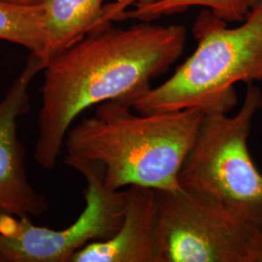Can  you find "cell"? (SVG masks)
<instances>
[{"mask_svg":"<svg viewBox=\"0 0 262 262\" xmlns=\"http://www.w3.org/2000/svg\"><path fill=\"white\" fill-rule=\"evenodd\" d=\"M259 1H260V0H241V2H242L244 5L249 10L252 9L253 6H254L257 2H259Z\"/></svg>","mask_w":262,"mask_h":262,"instance_id":"5bb4252c","label":"cell"},{"mask_svg":"<svg viewBox=\"0 0 262 262\" xmlns=\"http://www.w3.org/2000/svg\"><path fill=\"white\" fill-rule=\"evenodd\" d=\"M187 39L183 26L139 24L104 28L52 57L44 68L34 159L56 166L66 133L78 117L110 100L132 103L150 90L182 56ZM132 106V105H131Z\"/></svg>","mask_w":262,"mask_h":262,"instance_id":"6da1fadb","label":"cell"},{"mask_svg":"<svg viewBox=\"0 0 262 262\" xmlns=\"http://www.w3.org/2000/svg\"><path fill=\"white\" fill-rule=\"evenodd\" d=\"M0 40L26 48L43 58L45 28L42 3L20 4L0 0Z\"/></svg>","mask_w":262,"mask_h":262,"instance_id":"30bf717a","label":"cell"},{"mask_svg":"<svg viewBox=\"0 0 262 262\" xmlns=\"http://www.w3.org/2000/svg\"><path fill=\"white\" fill-rule=\"evenodd\" d=\"M262 108L261 91L248 84L233 116L205 113L179 173L182 189L206 198L244 220L262 225V174L248 147L253 119Z\"/></svg>","mask_w":262,"mask_h":262,"instance_id":"277c9868","label":"cell"},{"mask_svg":"<svg viewBox=\"0 0 262 262\" xmlns=\"http://www.w3.org/2000/svg\"><path fill=\"white\" fill-rule=\"evenodd\" d=\"M152 1L155 0H114L108 4H105L100 18L97 21L95 32L109 28V25L113 20H121L123 13L131 5L150 3Z\"/></svg>","mask_w":262,"mask_h":262,"instance_id":"7c38bea8","label":"cell"},{"mask_svg":"<svg viewBox=\"0 0 262 262\" xmlns=\"http://www.w3.org/2000/svg\"><path fill=\"white\" fill-rule=\"evenodd\" d=\"M135 9L124 12L122 19H139L150 21L173 13L188 9L192 6L209 8L217 18L226 23L244 21L250 10L241 0H155L150 3L134 5Z\"/></svg>","mask_w":262,"mask_h":262,"instance_id":"8fae6325","label":"cell"},{"mask_svg":"<svg viewBox=\"0 0 262 262\" xmlns=\"http://www.w3.org/2000/svg\"><path fill=\"white\" fill-rule=\"evenodd\" d=\"M47 62L31 54L0 102V212L18 216L47 213V198L28 181L26 155L18 137V119L30 110L28 88Z\"/></svg>","mask_w":262,"mask_h":262,"instance_id":"52a82bcc","label":"cell"},{"mask_svg":"<svg viewBox=\"0 0 262 262\" xmlns=\"http://www.w3.org/2000/svg\"><path fill=\"white\" fill-rule=\"evenodd\" d=\"M159 262H254L262 225L187 192L156 190Z\"/></svg>","mask_w":262,"mask_h":262,"instance_id":"5b68a950","label":"cell"},{"mask_svg":"<svg viewBox=\"0 0 262 262\" xmlns=\"http://www.w3.org/2000/svg\"><path fill=\"white\" fill-rule=\"evenodd\" d=\"M64 162L86 182L82 214L68 227L55 230L33 225L27 215L0 212V262H71L85 246L107 240L119 230L124 216V189L106 188L95 163L76 159Z\"/></svg>","mask_w":262,"mask_h":262,"instance_id":"8992f818","label":"cell"},{"mask_svg":"<svg viewBox=\"0 0 262 262\" xmlns=\"http://www.w3.org/2000/svg\"><path fill=\"white\" fill-rule=\"evenodd\" d=\"M203 116L198 109L140 114L126 101H106L67 131L66 158L97 164L110 190H181L179 173Z\"/></svg>","mask_w":262,"mask_h":262,"instance_id":"7a4b0ae2","label":"cell"},{"mask_svg":"<svg viewBox=\"0 0 262 262\" xmlns=\"http://www.w3.org/2000/svg\"><path fill=\"white\" fill-rule=\"evenodd\" d=\"M8 2H14V3H20V4H40L44 0H4Z\"/></svg>","mask_w":262,"mask_h":262,"instance_id":"4fadbf2b","label":"cell"},{"mask_svg":"<svg viewBox=\"0 0 262 262\" xmlns=\"http://www.w3.org/2000/svg\"><path fill=\"white\" fill-rule=\"evenodd\" d=\"M105 0H44L45 49L43 59L52 57L95 32Z\"/></svg>","mask_w":262,"mask_h":262,"instance_id":"9c48e42d","label":"cell"},{"mask_svg":"<svg viewBox=\"0 0 262 262\" xmlns=\"http://www.w3.org/2000/svg\"><path fill=\"white\" fill-rule=\"evenodd\" d=\"M226 24L203 11L192 29L195 51L168 80L136 98L133 109L140 114L230 112L237 104L236 83L262 82V0L241 26Z\"/></svg>","mask_w":262,"mask_h":262,"instance_id":"3957f363","label":"cell"},{"mask_svg":"<svg viewBox=\"0 0 262 262\" xmlns=\"http://www.w3.org/2000/svg\"><path fill=\"white\" fill-rule=\"evenodd\" d=\"M125 209L116 234L89 244L71 262H159V205L155 189L124 188Z\"/></svg>","mask_w":262,"mask_h":262,"instance_id":"ba28073f","label":"cell"}]
</instances>
